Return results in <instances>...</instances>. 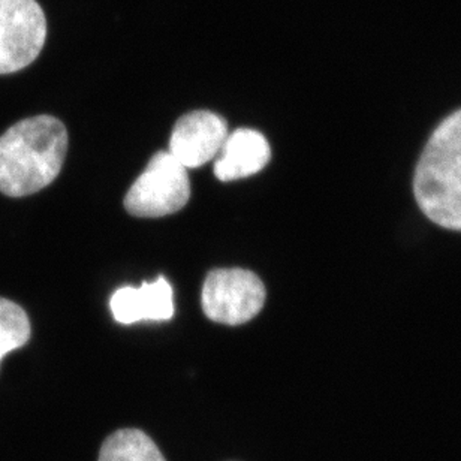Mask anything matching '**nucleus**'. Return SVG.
<instances>
[{"instance_id":"6e6552de","label":"nucleus","mask_w":461,"mask_h":461,"mask_svg":"<svg viewBox=\"0 0 461 461\" xmlns=\"http://www.w3.org/2000/svg\"><path fill=\"white\" fill-rule=\"evenodd\" d=\"M214 164V174L221 182L250 177L266 168L271 159L267 138L253 129H237L228 135Z\"/></svg>"},{"instance_id":"423d86ee","label":"nucleus","mask_w":461,"mask_h":461,"mask_svg":"<svg viewBox=\"0 0 461 461\" xmlns=\"http://www.w3.org/2000/svg\"><path fill=\"white\" fill-rule=\"evenodd\" d=\"M228 124L212 112H192L174 126L169 153L185 167L198 168L214 159L227 140Z\"/></svg>"},{"instance_id":"0eeeda50","label":"nucleus","mask_w":461,"mask_h":461,"mask_svg":"<svg viewBox=\"0 0 461 461\" xmlns=\"http://www.w3.org/2000/svg\"><path fill=\"white\" fill-rule=\"evenodd\" d=\"M113 316L120 324L140 321H169L174 315L173 288L165 277L141 288L124 286L113 294L110 300Z\"/></svg>"},{"instance_id":"20e7f679","label":"nucleus","mask_w":461,"mask_h":461,"mask_svg":"<svg viewBox=\"0 0 461 461\" xmlns=\"http://www.w3.org/2000/svg\"><path fill=\"white\" fill-rule=\"evenodd\" d=\"M266 297V286L253 271L218 268L210 271L205 279L201 304L209 320L241 325L262 311Z\"/></svg>"},{"instance_id":"f03ea898","label":"nucleus","mask_w":461,"mask_h":461,"mask_svg":"<svg viewBox=\"0 0 461 461\" xmlns=\"http://www.w3.org/2000/svg\"><path fill=\"white\" fill-rule=\"evenodd\" d=\"M413 192L431 222L461 230V110L448 115L427 142Z\"/></svg>"},{"instance_id":"1a4fd4ad","label":"nucleus","mask_w":461,"mask_h":461,"mask_svg":"<svg viewBox=\"0 0 461 461\" xmlns=\"http://www.w3.org/2000/svg\"><path fill=\"white\" fill-rule=\"evenodd\" d=\"M98 461H167L155 442L141 430L124 429L108 436Z\"/></svg>"},{"instance_id":"39448f33","label":"nucleus","mask_w":461,"mask_h":461,"mask_svg":"<svg viewBox=\"0 0 461 461\" xmlns=\"http://www.w3.org/2000/svg\"><path fill=\"white\" fill-rule=\"evenodd\" d=\"M45 38L47 20L36 0H0V74L29 67Z\"/></svg>"},{"instance_id":"7ed1b4c3","label":"nucleus","mask_w":461,"mask_h":461,"mask_svg":"<svg viewBox=\"0 0 461 461\" xmlns=\"http://www.w3.org/2000/svg\"><path fill=\"white\" fill-rule=\"evenodd\" d=\"M186 169L169 151H160L129 189L124 207L137 218H162L182 210L191 198Z\"/></svg>"},{"instance_id":"9d476101","label":"nucleus","mask_w":461,"mask_h":461,"mask_svg":"<svg viewBox=\"0 0 461 461\" xmlns=\"http://www.w3.org/2000/svg\"><path fill=\"white\" fill-rule=\"evenodd\" d=\"M31 339V322L26 312L15 303L0 298V361L5 355L26 345Z\"/></svg>"},{"instance_id":"f257e3e1","label":"nucleus","mask_w":461,"mask_h":461,"mask_svg":"<svg viewBox=\"0 0 461 461\" xmlns=\"http://www.w3.org/2000/svg\"><path fill=\"white\" fill-rule=\"evenodd\" d=\"M67 151V128L53 115L14 124L0 137V192L18 198L49 186L60 173Z\"/></svg>"}]
</instances>
